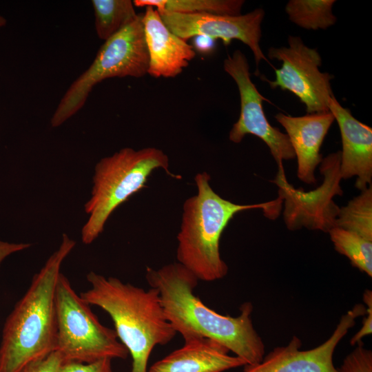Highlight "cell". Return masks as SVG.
Returning a JSON list of instances; mask_svg holds the SVG:
<instances>
[{
  "label": "cell",
  "mask_w": 372,
  "mask_h": 372,
  "mask_svg": "<svg viewBox=\"0 0 372 372\" xmlns=\"http://www.w3.org/2000/svg\"><path fill=\"white\" fill-rule=\"evenodd\" d=\"M61 372H114L112 360L103 359L94 362L83 364L76 362L65 363Z\"/></svg>",
  "instance_id": "cell-24"
},
{
  "label": "cell",
  "mask_w": 372,
  "mask_h": 372,
  "mask_svg": "<svg viewBox=\"0 0 372 372\" xmlns=\"http://www.w3.org/2000/svg\"><path fill=\"white\" fill-rule=\"evenodd\" d=\"M338 372H372V352L360 341L337 368Z\"/></svg>",
  "instance_id": "cell-22"
},
{
  "label": "cell",
  "mask_w": 372,
  "mask_h": 372,
  "mask_svg": "<svg viewBox=\"0 0 372 372\" xmlns=\"http://www.w3.org/2000/svg\"><path fill=\"white\" fill-rule=\"evenodd\" d=\"M245 1L242 0H135L137 7L152 6L163 12L182 14H214L236 16Z\"/></svg>",
  "instance_id": "cell-18"
},
{
  "label": "cell",
  "mask_w": 372,
  "mask_h": 372,
  "mask_svg": "<svg viewBox=\"0 0 372 372\" xmlns=\"http://www.w3.org/2000/svg\"><path fill=\"white\" fill-rule=\"evenodd\" d=\"M56 348L63 361L88 364L103 359L125 360L129 353L114 329L103 325L60 273L56 289Z\"/></svg>",
  "instance_id": "cell-7"
},
{
  "label": "cell",
  "mask_w": 372,
  "mask_h": 372,
  "mask_svg": "<svg viewBox=\"0 0 372 372\" xmlns=\"http://www.w3.org/2000/svg\"><path fill=\"white\" fill-rule=\"evenodd\" d=\"M335 0H291L285 8L290 21L307 30L326 29L336 22Z\"/></svg>",
  "instance_id": "cell-20"
},
{
  "label": "cell",
  "mask_w": 372,
  "mask_h": 372,
  "mask_svg": "<svg viewBox=\"0 0 372 372\" xmlns=\"http://www.w3.org/2000/svg\"><path fill=\"white\" fill-rule=\"evenodd\" d=\"M335 227L372 240V185L340 207Z\"/></svg>",
  "instance_id": "cell-19"
},
{
  "label": "cell",
  "mask_w": 372,
  "mask_h": 372,
  "mask_svg": "<svg viewBox=\"0 0 372 372\" xmlns=\"http://www.w3.org/2000/svg\"><path fill=\"white\" fill-rule=\"evenodd\" d=\"M31 246L29 243H11L0 240V265L10 254L25 249Z\"/></svg>",
  "instance_id": "cell-26"
},
{
  "label": "cell",
  "mask_w": 372,
  "mask_h": 372,
  "mask_svg": "<svg viewBox=\"0 0 372 372\" xmlns=\"http://www.w3.org/2000/svg\"><path fill=\"white\" fill-rule=\"evenodd\" d=\"M224 70L236 82L240 94V112L229 134V140L240 143L247 134L260 138L268 146L278 167L285 160L294 158L295 154L289 137L267 121L262 108V96L251 80L249 65L245 55L236 50L224 61Z\"/></svg>",
  "instance_id": "cell-10"
},
{
  "label": "cell",
  "mask_w": 372,
  "mask_h": 372,
  "mask_svg": "<svg viewBox=\"0 0 372 372\" xmlns=\"http://www.w3.org/2000/svg\"><path fill=\"white\" fill-rule=\"evenodd\" d=\"M142 22L149 54L147 74L154 78L178 76L196 56L194 47L174 34L152 6L145 7Z\"/></svg>",
  "instance_id": "cell-14"
},
{
  "label": "cell",
  "mask_w": 372,
  "mask_h": 372,
  "mask_svg": "<svg viewBox=\"0 0 372 372\" xmlns=\"http://www.w3.org/2000/svg\"><path fill=\"white\" fill-rule=\"evenodd\" d=\"M340 165V151L324 158L320 166L322 183L309 192L296 189L287 181L283 167H278L273 182L278 187V196L284 203L283 218L289 230L304 227L328 233L335 227L340 207L333 197L343 194Z\"/></svg>",
  "instance_id": "cell-8"
},
{
  "label": "cell",
  "mask_w": 372,
  "mask_h": 372,
  "mask_svg": "<svg viewBox=\"0 0 372 372\" xmlns=\"http://www.w3.org/2000/svg\"><path fill=\"white\" fill-rule=\"evenodd\" d=\"M220 343L207 338L185 340L184 345L154 362L147 372H223L245 366Z\"/></svg>",
  "instance_id": "cell-16"
},
{
  "label": "cell",
  "mask_w": 372,
  "mask_h": 372,
  "mask_svg": "<svg viewBox=\"0 0 372 372\" xmlns=\"http://www.w3.org/2000/svg\"><path fill=\"white\" fill-rule=\"evenodd\" d=\"M194 38V48L201 53H209L215 47L214 39L206 36H196Z\"/></svg>",
  "instance_id": "cell-27"
},
{
  "label": "cell",
  "mask_w": 372,
  "mask_h": 372,
  "mask_svg": "<svg viewBox=\"0 0 372 372\" xmlns=\"http://www.w3.org/2000/svg\"><path fill=\"white\" fill-rule=\"evenodd\" d=\"M76 242L63 234L59 249L36 273L4 324L0 372H18L56 348V289L62 262Z\"/></svg>",
  "instance_id": "cell-2"
},
{
  "label": "cell",
  "mask_w": 372,
  "mask_h": 372,
  "mask_svg": "<svg viewBox=\"0 0 372 372\" xmlns=\"http://www.w3.org/2000/svg\"><path fill=\"white\" fill-rule=\"evenodd\" d=\"M145 278L150 287L158 291L167 320L185 341L197 338L214 340L246 365L262 360L265 347L254 327L250 302L241 305L236 317L217 313L194 294L199 280L178 262L158 269L147 267Z\"/></svg>",
  "instance_id": "cell-1"
},
{
  "label": "cell",
  "mask_w": 372,
  "mask_h": 372,
  "mask_svg": "<svg viewBox=\"0 0 372 372\" xmlns=\"http://www.w3.org/2000/svg\"><path fill=\"white\" fill-rule=\"evenodd\" d=\"M328 233L335 249L348 258L354 267L371 277L372 240L336 227Z\"/></svg>",
  "instance_id": "cell-21"
},
{
  "label": "cell",
  "mask_w": 372,
  "mask_h": 372,
  "mask_svg": "<svg viewBox=\"0 0 372 372\" xmlns=\"http://www.w3.org/2000/svg\"><path fill=\"white\" fill-rule=\"evenodd\" d=\"M6 24V19L4 17L0 14V28L5 26Z\"/></svg>",
  "instance_id": "cell-28"
},
{
  "label": "cell",
  "mask_w": 372,
  "mask_h": 372,
  "mask_svg": "<svg viewBox=\"0 0 372 372\" xmlns=\"http://www.w3.org/2000/svg\"><path fill=\"white\" fill-rule=\"evenodd\" d=\"M161 168L167 175L180 178L169 169V158L162 150L125 147L96 165L90 198L85 204L89 218L81 230L84 244L92 243L102 233L112 212L141 190L152 172Z\"/></svg>",
  "instance_id": "cell-5"
},
{
  "label": "cell",
  "mask_w": 372,
  "mask_h": 372,
  "mask_svg": "<svg viewBox=\"0 0 372 372\" xmlns=\"http://www.w3.org/2000/svg\"><path fill=\"white\" fill-rule=\"evenodd\" d=\"M143 13L112 37L105 41L90 66L70 85L62 96L50 121L57 127L76 114L85 105L93 87L113 77L140 78L147 74L149 54L146 45Z\"/></svg>",
  "instance_id": "cell-6"
},
{
  "label": "cell",
  "mask_w": 372,
  "mask_h": 372,
  "mask_svg": "<svg viewBox=\"0 0 372 372\" xmlns=\"http://www.w3.org/2000/svg\"><path fill=\"white\" fill-rule=\"evenodd\" d=\"M275 118L285 128L297 158V176L307 184L316 183L315 171L323 159L320 148L335 121L333 114L329 111L291 116L278 113Z\"/></svg>",
  "instance_id": "cell-15"
},
{
  "label": "cell",
  "mask_w": 372,
  "mask_h": 372,
  "mask_svg": "<svg viewBox=\"0 0 372 372\" xmlns=\"http://www.w3.org/2000/svg\"><path fill=\"white\" fill-rule=\"evenodd\" d=\"M329 111L336 120L341 134L340 172L342 179L356 176L355 186L362 191L372 183V129L357 120L335 97Z\"/></svg>",
  "instance_id": "cell-13"
},
{
  "label": "cell",
  "mask_w": 372,
  "mask_h": 372,
  "mask_svg": "<svg viewBox=\"0 0 372 372\" xmlns=\"http://www.w3.org/2000/svg\"><path fill=\"white\" fill-rule=\"evenodd\" d=\"M363 301L367 306L366 308V316L364 318L362 325L359 331H358L353 337L350 340L351 345H355L362 339L366 335H369L372 333V291L369 289H366L363 293Z\"/></svg>",
  "instance_id": "cell-25"
},
{
  "label": "cell",
  "mask_w": 372,
  "mask_h": 372,
  "mask_svg": "<svg viewBox=\"0 0 372 372\" xmlns=\"http://www.w3.org/2000/svg\"><path fill=\"white\" fill-rule=\"evenodd\" d=\"M159 14L166 26L186 41L196 36L219 39L225 46L234 39L242 41L253 52L256 64V75L259 74L258 65L261 60L269 63L260 46L261 23L265 16L262 8L236 16L169 12Z\"/></svg>",
  "instance_id": "cell-11"
},
{
  "label": "cell",
  "mask_w": 372,
  "mask_h": 372,
  "mask_svg": "<svg viewBox=\"0 0 372 372\" xmlns=\"http://www.w3.org/2000/svg\"><path fill=\"white\" fill-rule=\"evenodd\" d=\"M95 30L104 41L133 23L138 14L130 0H92Z\"/></svg>",
  "instance_id": "cell-17"
},
{
  "label": "cell",
  "mask_w": 372,
  "mask_h": 372,
  "mask_svg": "<svg viewBox=\"0 0 372 372\" xmlns=\"http://www.w3.org/2000/svg\"><path fill=\"white\" fill-rule=\"evenodd\" d=\"M210 180V175L205 172L195 176L197 193L183 204L176 250L178 262L198 280L205 282L222 279L227 274L228 267L220 256V240L234 216L242 211L261 209L265 216L276 219L282 203L278 196L262 203L236 204L216 194Z\"/></svg>",
  "instance_id": "cell-4"
},
{
  "label": "cell",
  "mask_w": 372,
  "mask_h": 372,
  "mask_svg": "<svg viewBox=\"0 0 372 372\" xmlns=\"http://www.w3.org/2000/svg\"><path fill=\"white\" fill-rule=\"evenodd\" d=\"M86 278L91 287L81 292V298L110 315L118 340L132 357L130 372H147L154 348L169 343L177 334L165 316L158 291L94 271Z\"/></svg>",
  "instance_id": "cell-3"
},
{
  "label": "cell",
  "mask_w": 372,
  "mask_h": 372,
  "mask_svg": "<svg viewBox=\"0 0 372 372\" xmlns=\"http://www.w3.org/2000/svg\"><path fill=\"white\" fill-rule=\"evenodd\" d=\"M366 313L362 304H356L344 314L333 333L321 344L301 350V340L293 335L285 346L275 347L254 365H245L242 372H338L333 361L340 340L355 324V319Z\"/></svg>",
  "instance_id": "cell-12"
},
{
  "label": "cell",
  "mask_w": 372,
  "mask_h": 372,
  "mask_svg": "<svg viewBox=\"0 0 372 372\" xmlns=\"http://www.w3.org/2000/svg\"><path fill=\"white\" fill-rule=\"evenodd\" d=\"M63 365L60 353L55 351L42 359L28 363L18 372H61Z\"/></svg>",
  "instance_id": "cell-23"
},
{
  "label": "cell",
  "mask_w": 372,
  "mask_h": 372,
  "mask_svg": "<svg viewBox=\"0 0 372 372\" xmlns=\"http://www.w3.org/2000/svg\"><path fill=\"white\" fill-rule=\"evenodd\" d=\"M288 43V48L269 49V58L282 61V65L279 69L273 68L274 81L262 79L271 88L278 87L296 95L305 105L307 114L329 112L334 97L330 83L333 76L320 71V54L307 46L299 37L289 36Z\"/></svg>",
  "instance_id": "cell-9"
}]
</instances>
